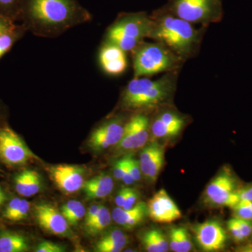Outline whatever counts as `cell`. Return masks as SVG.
<instances>
[{"instance_id":"cell-7","label":"cell","mask_w":252,"mask_h":252,"mask_svg":"<svg viewBox=\"0 0 252 252\" xmlns=\"http://www.w3.org/2000/svg\"><path fill=\"white\" fill-rule=\"evenodd\" d=\"M236 182L229 171L223 170L216 176L205 189V202L211 206L233 208L240 201Z\"/></svg>"},{"instance_id":"cell-18","label":"cell","mask_w":252,"mask_h":252,"mask_svg":"<svg viewBox=\"0 0 252 252\" xmlns=\"http://www.w3.org/2000/svg\"><path fill=\"white\" fill-rule=\"evenodd\" d=\"M148 215L147 204L140 202L129 210L117 207L112 212V219L116 223L126 228H132L140 224Z\"/></svg>"},{"instance_id":"cell-44","label":"cell","mask_w":252,"mask_h":252,"mask_svg":"<svg viewBox=\"0 0 252 252\" xmlns=\"http://www.w3.org/2000/svg\"><path fill=\"white\" fill-rule=\"evenodd\" d=\"M125 252H134V250H125Z\"/></svg>"},{"instance_id":"cell-21","label":"cell","mask_w":252,"mask_h":252,"mask_svg":"<svg viewBox=\"0 0 252 252\" xmlns=\"http://www.w3.org/2000/svg\"><path fill=\"white\" fill-rule=\"evenodd\" d=\"M127 243V237L122 230H113L97 242L96 244V251L119 252L124 250Z\"/></svg>"},{"instance_id":"cell-35","label":"cell","mask_w":252,"mask_h":252,"mask_svg":"<svg viewBox=\"0 0 252 252\" xmlns=\"http://www.w3.org/2000/svg\"><path fill=\"white\" fill-rule=\"evenodd\" d=\"M127 159H128V156L118 160L114 165L113 173H114V177L118 180H122L124 177L126 167H127Z\"/></svg>"},{"instance_id":"cell-27","label":"cell","mask_w":252,"mask_h":252,"mask_svg":"<svg viewBox=\"0 0 252 252\" xmlns=\"http://www.w3.org/2000/svg\"><path fill=\"white\" fill-rule=\"evenodd\" d=\"M20 35L18 28L0 34V59L9 52Z\"/></svg>"},{"instance_id":"cell-11","label":"cell","mask_w":252,"mask_h":252,"mask_svg":"<svg viewBox=\"0 0 252 252\" xmlns=\"http://www.w3.org/2000/svg\"><path fill=\"white\" fill-rule=\"evenodd\" d=\"M148 216L154 222L168 223L180 220L182 212L164 189L154 194L147 204Z\"/></svg>"},{"instance_id":"cell-38","label":"cell","mask_w":252,"mask_h":252,"mask_svg":"<svg viewBox=\"0 0 252 252\" xmlns=\"http://www.w3.org/2000/svg\"><path fill=\"white\" fill-rule=\"evenodd\" d=\"M237 223L240 227V231L243 234L244 238L247 239L252 233V220H243V219L235 217Z\"/></svg>"},{"instance_id":"cell-16","label":"cell","mask_w":252,"mask_h":252,"mask_svg":"<svg viewBox=\"0 0 252 252\" xmlns=\"http://www.w3.org/2000/svg\"><path fill=\"white\" fill-rule=\"evenodd\" d=\"M165 162V149L161 144L154 142L141 152L140 166L142 175L151 182L158 180Z\"/></svg>"},{"instance_id":"cell-29","label":"cell","mask_w":252,"mask_h":252,"mask_svg":"<svg viewBox=\"0 0 252 252\" xmlns=\"http://www.w3.org/2000/svg\"><path fill=\"white\" fill-rule=\"evenodd\" d=\"M22 0H0V11L14 18L19 15Z\"/></svg>"},{"instance_id":"cell-33","label":"cell","mask_w":252,"mask_h":252,"mask_svg":"<svg viewBox=\"0 0 252 252\" xmlns=\"http://www.w3.org/2000/svg\"><path fill=\"white\" fill-rule=\"evenodd\" d=\"M30 210H31V203L25 199H21L19 207L13 218V221H18V220H24L28 216Z\"/></svg>"},{"instance_id":"cell-8","label":"cell","mask_w":252,"mask_h":252,"mask_svg":"<svg viewBox=\"0 0 252 252\" xmlns=\"http://www.w3.org/2000/svg\"><path fill=\"white\" fill-rule=\"evenodd\" d=\"M150 119L145 114H135L126 123L122 140L116 145L121 152H130L142 148L148 142Z\"/></svg>"},{"instance_id":"cell-3","label":"cell","mask_w":252,"mask_h":252,"mask_svg":"<svg viewBox=\"0 0 252 252\" xmlns=\"http://www.w3.org/2000/svg\"><path fill=\"white\" fill-rule=\"evenodd\" d=\"M85 14L76 0H22L19 15L34 24L61 28Z\"/></svg>"},{"instance_id":"cell-34","label":"cell","mask_w":252,"mask_h":252,"mask_svg":"<svg viewBox=\"0 0 252 252\" xmlns=\"http://www.w3.org/2000/svg\"><path fill=\"white\" fill-rule=\"evenodd\" d=\"M227 227H228V229L235 242H242L245 240L243 234H242L241 231H240V227H239L235 218L231 219V220H228V223H227Z\"/></svg>"},{"instance_id":"cell-36","label":"cell","mask_w":252,"mask_h":252,"mask_svg":"<svg viewBox=\"0 0 252 252\" xmlns=\"http://www.w3.org/2000/svg\"><path fill=\"white\" fill-rule=\"evenodd\" d=\"M128 166L131 174L135 182H138L142 178V172L140 166V162L137 159L134 158L131 156H128Z\"/></svg>"},{"instance_id":"cell-10","label":"cell","mask_w":252,"mask_h":252,"mask_svg":"<svg viewBox=\"0 0 252 252\" xmlns=\"http://www.w3.org/2000/svg\"><path fill=\"white\" fill-rule=\"evenodd\" d=\"M153 120L150 121V132L155 139L173 138L183 130L187 124L185 116L162 106Z\"/></svg>"},{"instance_id":"cell-26","label":"cell","mask_w":252,"mask_h":252,"mask_svg":"<svg viewBox=\"0 0 252 252\" xmlns=\"http://www.w3.org/2000/svg\"><path fill=\"white\" fill-rule=\"evenodd\" d=\"M61 211L69 225H76L85 217L86 210L81 202L70 200L63 205Z\"/></svg>"},{"instance_id":"cell-32","label":"cell","mask_w":252,"mask_h":252,"mask_svg":"<svg viewBox=\"0 0 252 252\" xmlns=\"http://www.w3.org/2000/svg\"><path fill=\"white\" fill-rule=\"evenodd\" d=\"M21 200V199L18 198H14L9 202L7 206H6L4 214H3L4 218L7 220H12L14 215H16V212H17L18 207H19Z\"/></svg>"},{"instance_id":"cell-4","label":"cell","mask_w":252,"mask_h":252,"mask_svg":"<svg viewBox=\"0 0 252 252\" xmlns=\"http://www.w3.org/2000/svg\"><path fill=\"white\" fill-rule=\"evenodd\" d=\"M132 52L135 78L180 70L185 63L160 41H142Z\"/></svg>"},{"instance_id":"cell-22","label":"cell","mask_w":252,"mask_h":252,"mask_svg":"<svg viewBox=\"0 0 252 252\" xmlns=\"http://www.w3.org/2000/svg\"><path fill=\"white\" fill-rule=\"evenodd\" d=\"M144 250L149 252H166L170 249L169 241L162 230L153 228L146 231L142 238Z\"/></svg>"},{"instance_id":"cell-1","label":"cell","mask_w":252,"mask_h":252,"mask_svg":"<svg viewBox=\"0 0 252 252\" xmlns=\"http://www.w3.org/2000/svg\"><path fill=\"white\" fill-rule=\"evenodd\" d=\"M150 16L149 39L165 44L185 63L198 56L207 26L196 28L192 23L170 14L162 6L155 10Z\"/></svg>"},{"instance_id":"cell-43","label":"cell","mask_w":252,"mask_h":252,"mask_svg":"<svg viewBox=\"0 0 252 252\" xmlns=\"http://www.w3.org/2000/svg\"><path fill=\"white\" fill-rule=\"evenodd\" d=\"M6 200V196H5V194L3 190H1V189L0 188V206L4 203V202Z\"/></svg>"},{"instance_id":"cell-12","label":"cell","mask_w":252,"mask_h":252,"mask_svg":"<svg viewBox=\"0 0 252 252\" xmlns=\"http://www.w3.org/2000/svg\"><path fill=\"white\" fill-rule=\"evenodd\" d=\"M194 234L199 246L205 252L219 251L226 243V232L217 220H208L197 225Z\"/></svg>"},{"instance_id":"cell-31","label":"cell","mask_w":252,"mask_h":252,"mask_svg":"<svg viewBox=\"0 0 252 252\" xmlns=\"http://www.w3.org/2000/svg\"><path fill=\"white\" fill-rule=\"evenodd\" d=\"M36 252H63L64 249L59 244L50 241H44L38 245Z\"/></svg>"},{"instance_id":"cell-19","label":"cell","mask_w":252,"mask_h":252,"mask_svg":"<svg viewBox=\"0 0 252 252\" xmlns=\"http://www.w3.org/2000/svg\"><path fill=\"white\" fill-rule=\"evenodd\" d=\"M114 187V181L110 176L100 174L84 182L82 188L88 199H97L105 198L109 195Z\"/></svg>"},{"instance_id":"cell-28","label":"cell","mask_w":252,"mask_h":252,"mask_svg":"<svg viewBox=\"0 0 252 252\" xmlns=\"http://www.w3.org/2000/svg\"><path fill=\"white\" fill-rule=\"evenodd\" d=\"M232 209L237 218L252 220V201L240 200Z\"/></svg>"},{"instance_id":"cell-14","label":"cell","mask_w":252,"mask_h":252,"mask_svg":"<svg viewBox=\"0 0 252 252\" xmlns=\"http://www.w3.org/2000/svg\"><path fill=\"white\" fill-rule=\"evenodd\" d=\"M34 216L41 228L51 234L66 236L69 234V223L55 207L48 204H39L34 207Z\"/></svg>"},{"instance_id":"cell-42","label":"cell","mask_w":252,"mask_h":252,"mask_svg":"<svg viewBox=\"0 0 252 252\" xmlns=\"http://www.w3.org/2000/svg\"><path fill=\"white\" fill-rule=\"evenodd\" d=\"M122 180L126 185H131L135 182V180H134L133 177H132V174H131L130 169H129L128 159H127V167H126L125 173H124V177H123Z\"/></svg>"},{"instance_id":"cell-2","label":"cell","mask_w":252,"mask_h":252,"mask_svg":"<svg viewBox=\"0 0 252 252\" xmlns=\"http://www.w3.org/2000/svg\"><path fill=\"white\" fill-rule=\"evenodd\" d=\"M179 74L180 70L167 72L155 80L134 78L123 92V107L128 110H152L165 105L175 93Z\"/></svg>"},{"instance_id":"cell-15","label":"cell","mask_w":252,"mask_h":252,"mask_svg":"<svg viewBox=\"0 0 252 252\" xmlns=\"http://www.w3.org/2000/svg\"><path fill=\"white\" fill-rule=\"evenodd\" d=\"M49 172L54 183L64 193H75L84 185L82 170L75 165H58L51 167Z\"/></svg>"},{"instance_id":"cell-37","label":"cell","mask_w":252,"mask_h":252,"mask_svg":"<svg viewBox=\"0 0 252 252\" xmlns=\"http://www.w3.org/2000/svg\"><path fill=\"white\" fill-rule=\"evenodd\" d=\"M139 198V194L134 189L128 188L127 195H126L125 201L123 205L122 208L125 210H129L132 208L136 204Z\"/></svg>"},{"instance_id":"cell-41","label":"cell","mask_w":252,"mask_h":252,"mask_svg":"<svg viewBox=\"0 0 252 252\" xmlns=\"http://www.w3.org/2000/svg\"><path fill=\"white\" fill-rule=\"evenodd\" d=\"M127 190H128V188H123L119 190L115 198V203L117 207H123L126 195H127Z\"/></svg>"},{"instance_id":"cell-9","label":"cell","mask_w":252,"mask_h":252,"mask_svg":"<svg viewBox=\"0 0 252 252\" xmlns=\"http://www.w3.org/2000/svg\"><path fill=\"white\" fill-rule=\"evenodd\" d=\"M0 156L11 165H23L36 158L21 137L9 127H0Z\"/></svg>"},{"instance_id":"cell-23","label":"cell","mask_w":252,"mask_h":252,"mask_svg":"<svg viewBox=\"0 0 252 252\" xmlns=\"http://www.w3.org/2000/svg\"><path fill=\"white\" fill-rule=\"evenodd\" d=\"M168 241L170 250L175 252H188L193 248L190 235L185 227L172 228Z\"/></svg>"},{"instance_id":"cell-5","label":"cell","mask_w":252,"mask_h":252,"mask_svg":"<svg viewBox=\"0 0 252 252\" xmlns=\"http://www.w3.org/2000/svg\"><path fill=\"white\" fill-rule=\"evenodd\" d=\"M151 26L152 18L146 12L123 14L109 28L107 41L126 52L132 51L145 38H148Z\"/></svg>"},{"instance_id":"cell-6","label":"cell","mask_w":252,"mask_h":252,"mask_svg":"<svg viewBox=\"0 0 252 252\" xmlns=\"http://www.w3.org/2000/svg\"><path fill=\"white\" fill-rule=\"evenodd\" d=\"M162 7L193 25L208 26L223 17L222 0H168Z\"/></svg>"},{"instance_id":"cell-20","label":"cell","mask_w":252,"mask_h":252,"mask_svg":"<svg viewBox=\"0 0 252 252\" xmlns=\"http://www.w3.org/2000/svg\"><path fill=\"white\" fill-rule=\"evenodd\" d=\"M15 187L18 193L22 196L31 197L36 195L41 189L40 176L34 170H24L15 178Z\"/></svg>"},{"instance_id":"cell-24","label":"cell","mask_w":252,"mask_h":252,"mask_svg":"<svg viewBox=\"0 0 252 252\" xmlns=\"http://www.w3.org/2000/svg\"><path fill=\"white\" fill-rule=\"evenodd\" d=\"M28 249L27 239L23 235L9 232L0 234V252H23Z\"/></svg>"},{"instance_id":"cell-25","label":"cell","mask_w":252,"mask_h":252,"mask_svg":"<svg viewBox=\"0 0 252 252\" xmlns=\"http://www.w3.org/2000/svg\"><path fill=\"white\" fill-rule=\"evenodd\" d=\"M112 215L107 207L102 206L97 215L89 224L85 225L87 233L90 235H97L107 228L112 221Z\"/></svg>"},{"instance_id":"cell-13","label":"cell","mask_w":252,"mask_h":252,"mask_svg":"<svg viewBox=\"0 0 252 252\" xmlns=\"http://www.w3.org/2000/svg\"><path fill=\"white\" fill-rule=\"evenodd\" d=\"M125 124L119 118H114L104 123L91 134L89 147L99 152L117 145L122 140Z\"/></svg>"},{"instance_id":"cell-39","label":"cell","mask_w":252,"mask_h":252,"mask_svg":"<svg viewBox=\"0 0 252 252\" xmlns=\"http://www.w3.org/2000/svg\"><path fill=\"white\" fill-rule=\"evenodd\" d=\"M101 205H93L92 206L90 207V208L87 210L86 212L85 215V225L89 224V223L93 220L96 215L98 213L99 208H100Z\"/></svg>"},{"instance_id":"cell-17","label":"cell","mask_w":252,"mask_h":252,"mask_svg":"<svg viewBox=\"0 0 252 252\" xmlns=\"http://www.w3.org/2000/svg\"><path fill=\"white\" fill-rule=\"evenodd\" d=\"M99 62L104 72L110 75H119L127 67L126 51L107 41L99 53Z\"/></svg>"},{"instance_id":"cell-30","label":"cell","mask_w":252,"mask_h":252,"mask_svg":"<svg viewBox=\"0 0 252 252\" xmlns=\"http://www.w3.org/2000/svg\"><path fill=\"white\" fill-rule=\"evenodd\" d=\"M17 28L13 22V18L0 11V34L12 31Z\"/></svg>"},{"instance_id":"cell-40","label":"cell","mask_w":252,"mask_h":252,"mask_svg":"<svg viewBox=\"0 0 252 252\" xmlns=\"http://www.w3.org/2000/svg\"><path fill=\"white\" fill-rule=\"evenodd\" d=\"M238 191L240 200H250L252 201V185L245 187V188L239 189Z\"/></svg>"}]
</instances>
